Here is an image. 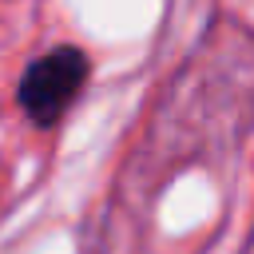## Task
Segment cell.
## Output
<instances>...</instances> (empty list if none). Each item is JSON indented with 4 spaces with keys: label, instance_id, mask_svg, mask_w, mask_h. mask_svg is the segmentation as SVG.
Returning a JSON list of instances; mask_svg holds the SVG:
<instances>
[{
    "label": "cell",
    "instance_id": "cell-1",
    "mask_svg": "<svg viewBox=\"0 0 254 254\" xmlns=\"http://www.w3.org/2000/svg\"><path fill=\"white\" fill-rule=\"evenodd\" d=\"M83 79H87V56L79 48H52L48 56L32 60L20 75L16 95H20L24 115L36 127H52L67 111V103L83 87Z\"/></svg>",
    "mask_w": 254,
    "mask_h": 254
}]
</instances>
